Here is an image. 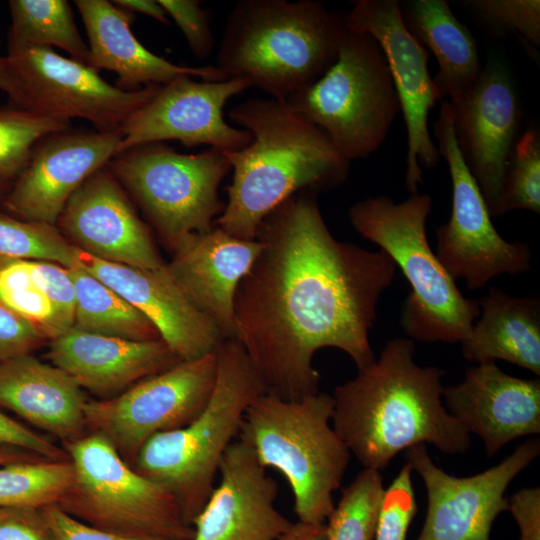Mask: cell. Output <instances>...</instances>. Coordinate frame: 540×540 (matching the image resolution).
Here are the masks:
<instances>
[{
    "mask_svg": "<svg viewBox=\"0 0 540 540\" xmlns=\"http://www.w3.org/2000/svg\"><path fill=\"white\" fill-rule=\"evenodd\" d=\"M317 195L298 192L262 220L260 252L235 296L233 339L265 393L285 400L319 392L320 349L345 352L358 370L376 360L369 332L397 269L382 250L337 240Z\"/></svg>",
    "mask_w": 540,
    "mask_h": 540,
    "instance_id": "1",
    "label": "cell"
},
{
    "mask_svg": "<svg viewBox=\"0 0 540 540\" xmlns=\"http://www.w3.org/2000/svg\"><path fill=\"white\" fill-rule=\"evenodd\" d=\"M411 339L395 338L380 356L338 385L332 425L364 468L380 471L400 452L432 444L441 452H466L470 434L442 401L445 372L414 361Z\"/></svg>",
    "mask_w": 540,
    "mask_h": 540,
    "instance_id": "2",
    "label": "cell"
},
{
    "mask_svg": "<svg viewBox=\"0 0 540 540\" xmlns=\"http://www.w3.org/2000/svg\"><path fill=\"white\" fill-rule=\"evenodd\" d=\"M228 115L252 136L245 148L223 151L233 178L215 226L229 235L254 240L262 220L292 195L319 194L345 182L350 161L285 102L251 98Z\"/></svg>",
    "mask_w": 540,
    "mask_h": 540,
    "instance_id": "3",
    "label": "cell"
},
{
    "mask_svg": "<svg viewBox=\"0 0 540 540\" xmlns=\"http://www.w3.org/2000/svg\"><path fill=\"white\" fill-rule=\"evenodd\" d=\"M345 15L318 0H240L228 14L216 67L285 102L336 62Z\"/></svg>",
    "mask_w": 540,
    "mask_h": 540,
    "instance_id": "4",
    "label": "cell"
},
{
    "mask_svg": "<svg viewBox=\"0 0 540 540\" xmlns=\"http://www.w3.org/2000/svg\"><path fill=\"white\" fill-rule=\"evenodd\" d=\"M265 389L233 338L217 349V377L202 412L188 425L149 438L132 467L165 487L192 525L205 505L223 454L238 437L244 414Z\"/></svg>",
    "mask_w": 540,
    "mask_h": 540,
    "instance_id": "5",
    "label": "cell"
},
{
    "mask_svg": "<svg viewBox=\"0 0 540 540\" xmlns=\"http://www.w3.org/2000/svg\"><path fill=\"white\" fill-rule=\"evenodd\" d=\"M431 207L429 194H412L399 203L381 195L356 202L348 216L361 236L400 267L411 287L400 318L409 339L457 343L478 319L480 305L462 294L430 248L426 221Z\"/></svg>",
    "mask_w": 540,
    "mask_h": 540,
    "instance_id": "6",
    "label": "cell"
},
{
    "mask_svg": "<svg viewBox=\"0 0 540 540\" xmlns=\"http://www.w3.org/2000/svg\"><path fill=\"white\" fill-rule=\"evenodd\" d=\"M332 395L318 392L299 400L263 393L248 406L238 439L266 469L288 481L300 522L325 524L334 510L351 453L332 425Z\"/></svg>",
    "mask_w": 540,
    "mask_h": 540,
    "instance_id": "7",
    "label": "cell"
},
{
    "mask_svg": "<svg viewBox=\"0 0 540 540\" xmlns=\"http://www.w3.org/2000/svg\"><path fill=\"white\" fill-rule=\"evenodd\" d=\"M62 446L75 471L72 486L57 505L65 513L124 537L193 539L194 528L173 495L139 474L103 435L87 432Z\"/></svg>",
    "mask_w": 540,
    "mask_h": 540,
    "instance_id": "8",
    "label": "cell"
},
{
    "mask_svg": "<svg viewBox=\"0 0 540 540\" xmlns=\"http://www.w3.org/2000/svg\"><path fill=\"white\" fill-rule=\"evenodd\" d=\"M285 103L323 130L349 161L378 150L400 111L379 44L367 33L348 30L330 69Z\"/></svg>",
    "mask_w": 540,
    "mask_h": 540,
    "instance_id": "9",
    "label": "cell"
},
{
    "mask_svg": "<svg viewBox=\"0 0 540 540\" xmlns=\"http://www.w3.org/2000/svg\"><path fill=\"white\" fill-rule=\"evenodd\" d=\"M107 167L172 253L190 235L211 231L224 210L218 189L231 165L221 150L183 154L149 143L119 153Z\"/></svg>",
    "mask_w": 540,
    "mask_h": 540,
    "instance_id": "10",
    "label": "cell"
},
{
    "mask_svg": "<svg viewBox=\"0 0 540 540\" xmlns=\"http://www.w3.org/2000/svg\"><path fill=\"white\" fill-rule=\"evenodd\" d=\"M433 134L452 182L451 216L436 230V256L442 266L454 280H465L471 290L483 288L501 274L529 271L530 247L505 240L491 221L480 188L459 152L448 100L441 102Z\"/></svg>",
    "mask_w": 540,
    "mask_h": 540,
    "instance_id": "11",
    "label": "cell"
},
{
    "mask_svg": "<svg viewBox=\"0 0 540 540\" xmlns=\"http://www.w3.org/2000/svg\"><path fill=\"white\" fill-rule=\"evenodd\" d=\"M217 377V351L181 361L105 400L84 406L87 432L103 435L129 465L155 434L191 423L207 405Z\"/></svg>",
    "mask_w": 540,
    "mask_h": 540,
    "instance_id": "12",
    "label": "cell"
},
{
    "mask_svg": "<svg viewBox=\"0 0 540 540\" xmlns=\"http://www.w3.org/2000/svg\"><path fill=\"white\" fill-rule=\"evenodd\" d=\"M6 57L20 88V108L69 122L85 119L102 131L119 130L161 87L122 90L90 66L47 47H31Z\"/></svg>",
    "mask_w": 540,
    "mask_h": 540,
    "instance_id": "13",
    "label": "cell"
},
{
    "mask_svg": "<svg viewBox=\"0 0 540 540\" xmlns=\"http://www.w3.org/2000/svg\"><path fill=\"white\" fill-rule=\"evenodd\" d=\"M345 14L346 29L367 33L385 56L407 131L406 189L418 193L423 170L436 166L440 155L428 128L429 111L438 98L428 70L429 51L408 31L397 0H355Z\"/></svg>",
    "mask_w": 540,
    "mask_h": 540,
    "instance_id": "14",
    "label": "cell"
},
{
    "mask_svg": "<svg viewBox=\"0 0 540 540\" xmlns=\"http://www.w3.org/2000/svg\"><path fill=\"white\" fill-rule=\"evenodd\" d=\"M539 454V440L529 439L499 464L457 477L435 465L425 444L406 449L407 464L422 478L428 499L417 540H489L493 522L508 511L506 489Z\"/></svg>",
    "mask_w": 540,
    "mask_h": 540,
    "instance_id": "15",
    "label": "cell"
},
{
    "mask_svg": "<svg viewBox=\"0 0 540 540\" xmlns=\"http://www.w3.org/2000/svg\"><path fill=\"white\" fill-rule=\"evenodd\" d=\"M459 152L485 199L498 216L509 162L517 143L521 108L504 63L490 58L472 86L449 102Z\"/></svg>",
    "mask_w": 540,
    "mask_h": 540,
    "instance_id": "16",
    "label": "cell"
},
{
    "mask_svg": "<svg viewBox=\"0 0 540 540\" xmlns=\"http://www.w3.org/2000/svg\"><path fill=\"white\" fill-rule=\"evenodd\" d=\"M251 86L249 81L239 78L195 81L189 76L162 85L120 128L118 154L168 140L187 147L208 145L221 151L245 148L252 140L250 132L228 124L223 108L231 97Z\"/></svg>",
    "mask_w": 540,
    "mask_h": 540,
    "instance_id": "17",
    "label": "cell"
},
{
    "mask_svg": "<svg viewBox=\"0 0 540 540\" xmlns=\"http://www.w3.org/2000/svg\"><path fill=\"white\" fill-rule=\"evenodd\" d=\"M121 130L51 133L33 147L28 162L3 201L2 212L56 226L73 193L118 154Z\"/></svg>",
    "mask_w": 540,
    "mask_h": 540,
    "instance_id": "18",
    "label": "cell"
},
{
    "mask_svg": "<svg viewBox=\"0 0 540 540\" xmlns=\"http://www.w3.org/2000/svg\"><path fill=\"white\" fill-rule=\"evenodd\" d=\"M56 227L78 249L101 260L142 269L165 264L146 224L107 166L73 193Z\"/></svg>",
    "mask_w": 540,
    "mask_h": 540,
    "instance_id": "19",
    "label": "cell"
},
{
    "mask_svg": "<svg viewBox=\"0 0 540 540\" xmlns=\"http://www.w3.org/2000/svg\"><path fill=\"white\" fill-rule=\"evenodd\" d=\"M218 474V485L192 522V540H276L291 527L275 507L276 482L248 444L233 441Z\"/></svg>",
    "mask_w": 540,
    "mask_h": 540,
    "instance_id": "20",
    "label": "cell"
},
{
    "mask_svg": "<svg viewBox=\"0 0 540 540\" xmlns=\"http://www.w3.org/2000/svg\"><path fill=\"white\" fill-rule=\"evenodd\" d=\"M79 257V267L138 309L181 361L215 352L226 340L177 285L165 264L159 269H142L101 260L81 250Z\"/></svg>",
    "mask_w": 540,
    "mask_h": 540,
    "instance_id": "21",
    "label": "cell"
},
{
    "mask_svg": "<svg viewBox=\"0 0 540 540\" xmlns=\"http://www.w3.org/2000/svg\"><path fill=\"white\" fill-rule=\"evenodd\" d=\"M445 408L479 436L492 457L509 442L540 433V380L514 377L495 362L478 364L444 387Z\"/></svg>",
    "mask_w": 540,
    "mask_h": 540,
    "instance_id": "22",
    "label": "cell"
},
{
    "mask_svg": "<svg viewBox=\"0 0 540 540\" xmlns=\"http://www.w3.org/2000/svg\"><path fill=\"white\" fill-rule=\"evenodd\" d=\"M47 357L99 400L181 362L162 339L134 341L75 328L49 341Z\"/></svg>",
    "mask_w": 540,
    "mask_h": 540,
    "instance_id": "23",
    "label": "cell"
},
{
    "mask_svg": "<svg viewBox=\"0 0 540 540\" xmlns=\"http://www.w3.org/2000/svg\"><path fill=\"white\" fill-rule=\"evenodd\" d=\"M260 249L259 240L239 239L215 226L209 232L190 235L165 268L225 339H231L236 292Z\"/></svg>",
    "mask_w": 540,
    "mask_h": 540,
    "instance_id": "24",
    "label": "cell"
},
{
    "mask_svg": "<svg viewBox=\"0 0 540 540\" xmlns=\"http://www.w3.org/2000/svg\"><path fill=\"white\" fill-rule=\"evenodd\" d=\"M87 32L89 66L118 75L117 87L135 91L165 85L181 76L205 81L225 80L216 66L187 67L174 64L145 48L131 31L135 14L107 0H76Z\"/></svg>",
    "mask_w": 540,
    "mask_h": 540,
    "instance_id": "25",
    "label": "cell"
},
{
    "mask_svg": "<svg viewBox=\"0 0 540 540\" xmlns=\"http://www.w3.org/2000/svg\"><path fill=\"white\" fill-rule=\"evenodd\" d=\"M84 390L63 370L32 354L0 361V406L58 438L87 433Z\"/></svg>",
    "mask_w": 540,
    "mask_h": 540,
    "instance_id": "26",
    "label": "cell"
},
{
    "mask_svg": "<svg viewBox=\"0 0 540 540\" xmlns=\"http://www.w3.org/2000/svg\"><path fill=\"white\" fill-rule=\"evenodd\" d=\"M480 315L460 342L463 357L483 364L504 360L540 375V300L490 287Z\"/></svg>",
    "mask_w": 540,
    "mask_h": 540,
    "instance_id": "27",
    "label": "cell"
},
{
    "mask_svg": "<svg viewBox=\"0 0 540 540\" xmlns=\"http://www.w3.org/2000/svg\"><path fill=\"white\" fill-rule=\"evenodd\" d=\"M400 9L408 31L437 60L433 84L439 100H458L482 69L473 35L445 0H410Z\"/></svg>",
    "mask_w": 540,
    "mask_h": 540,
    "instance_id": "28",
    "label": "cell"
},
{
    "mask_svg": "<svg viewBox=\"0 0 540 540\" xmlns=\"http://www.w3.org/2000/svg\"><path fill=\"white\" fill-rule=\"evenodd\" d=\"M69 271L76 290L72 328L134 341L161 339L153 324L115 290L81 267Z\"/></svg>",
    "mask_w": 540,
    "mask_h": 540,
    "instance_id": "29",
    "label": "cell"
},
{
    "mask_svg": "<svg viewBox=\"0 0 540 540\" xmlns=\"http://www.w3.org/2000/svg\"><path fill=\"white\" fill-rule=\"evenodd\" d=\"M8 53L31 47H57L89 66V49L66 0H11ZM7 53V54H8Z\"/></svg>",
    "mask_w": 540,
    "mask_h": 540,
    "instance_id": "30",
    "label": "cell"
},
{
    "mask_svg": "<svg viewBox=\"0 0 540 540\" xmlns=\"http://www.w3.org/2000/svg\"><path fill=\"white\" fill-rule=\"evenodd\" d=\"M75 478L69 460H40L0 467V507L43 509L58 505Z\"/></svg>",
    "mask_w": 540,
    "mask_h": 540,
    "instance_id": "31",
    "label": "cell"
},
{
    "mask_svg": "<svg viewBox=\"0 0 540 540\" xmlns=\"http://www.w3.org/2000/svg\"><path fill=\"white\" fill-rule=\"evenodd\" d=\"M70 122L13 106L0 107V207L24 170L35 144Z\"/></svg>",
    "mask_w": 540,
    "mask_h": 540,
    "instance_id": "32",
    "label": "cell"
},
{
    "mask_svg": "<svg viewBox=\"0 0 540 540\" xmlns=\"http://www.w3.org/2000/svg\"><path fill=\"white\" fill-rule=\"evenodd\" d=\"M384 490L379 471L359 472L325 523L326 540H374Z\"/></svg>",
    "mask_w": 540,
    "mask_h": 540,
    "instance_id": "33",
    "label": "cell"
},
{
    "mask_svg": "<svg viewBox=\"0 0 540 540\" xmlns=\"http://www.w3.org/2000/svg\"><path fill=\"white\" fill-rule=\"evenodd\" d=\"M0 301L50 341L67 329L35 282L30 260L0 257Z\"/></svg>",
    "mask_w": 540,
    "mask_h": 540,
    "instance_id": "34",
    "label": "cell"
},
{
    "mask_svg": "<svg viewBox=\"0 0 540 540\" xmlns=\"http://www.w3.org/2000/svg\"><path fill=\"white\" fill-rule=\"evenodd\" d=\"M79 253L80 249L56 226L0 212V257L49 261L75 268L80 266Z\"/></svg>",
    "mask_w": 540,
    "mask_h": 540,
    "instance_id": "35",
    "label": "cell"
},
{
    "mask_svg": "<svg viewBox=\"0 0 540 540\" xmlns=\"http://www.w3.org/2000/svg\"><path fill=\"white\" fill-rule=\"evenodd\" d=\"M515 209L540 213V135L529 129L517 140L506 173L498 216Z\"/></svg>",
    "mask_w": 540,
    "mask_h": 540,
    "instance_id": "36",
    "label": "cell"
},
{
    "mask_svg": "<svg viewBox=\"0 0 540 540\" xmlns=\"http://www.w3.org/2000/svg\"><path fill=\"white\" fill-rule=\"evenodd\" d=\"M463 4L491 32L514 34L529 53L536 55L540 46L539 0H469Z\"/></svg>",
    "mask_w": 540,
    "mask_h": 540,
    "instance_id": "37",
    "label": "cell"
},
{
    "mask_svg": "<svg viewBox=\"0 0 540 540\" xmlns=\"http://www.w3.org/2000/svg\"><path fill=\"white\" fill-rule=\"evenodd\" d=\"M405 464L391 485L384 490L375 540H405L409 525L417 513L411 474Z\"/></svg>",
    "mask_w": 540,
    "mask_h": 540,
    "instance_id": "38",
    "label": "cell"
},
{
    "mask_svg": "<svg viewBox=\"0 0 540 540\" xmlns=\"http://www.w3.org/2000/svg\"><path fill=\"white\" fill-rule=\"evenodd\" d=\"M32 276L53 305L64 327L73 326L76 290L69 268L58 263L30 260Z\"/></svg>",
    "mask_w": 540,
    "mask_h": 540,
    "instance_id": "39",
    "label": "cell"
},
{
    "mask_svg": "<svg viewBox=\"0 0 540 540\" xmlns=\"http://www.w3.org/2000/svg\"><path fill=\"white\" fill-rule=\"evenodd\" d=\"M184 34L192 53L200 59L208 57L215 46L207 13L197 0H158Z\"/></svg>",
    "mask_w": 540,
    "mask_h": 540,
    "instance_id": "40",
    "label": "cell"
},
{
    "mask_svg": "<svg viewBox=\"0 0 540 540\" xmlns=\"http://www.w3.org/2000/svg\"><path fill=\"white\" fill-rule=\"evenodd\" d=\"M45 341L28 321L0 301V361L32 354Z\"/></svg>",
    "mask_w": 540,
    "mask_h": 540,
    "instance_id": "41",
    "label": "cell"
},
{
    "mask_svg": "<svg viewBox=\"0 0 540 540\" xmlns=\"http://www.w3.org/2000/svg\"><path fill=\"white\" fill-rule=\"evenodd\" d=\"M0 447L30 451L53 461L69 460L63 447L0 411Z\"/></svg>",
    "mask_w": 540,
    "mask_h": 540,
    "instance_id": "42",
    "label": "cell"
},
{
    "mask_svg": "<svg viewBox=\"0 0 540 540\" xmlns=\"http://www.w3.org/2000/svg\"><path fill=\"white\" fill-rule=\"evenodd\" d=\"M0 540H55L41 509L0 507Z\"/></svg>",
    "mask_w": 540,
    "mask_h": 540,
    "instance_id": "43",
    "label": "cell"
},
{
    "mask_svg": "<svg viewBox=\"0 0 540 540\" xmlns=\"http://www.w3.org/2000/svg\"><path fill=\"white\" fill-rule=\"evenodd\" d=\"M41 510L55 540H160L130 538L99 530L71 517L57 505Z\"/></svg>",
    "mask_w": 540,
    "mask_h": 540,
    "instance_id": "44",
    "label": "cell"
},
{
    "mask_svg": "<svg viewBox=\"0 0 540 540\" xmlns=\"http://www.w3.org/2000/svg\"><path fill=\"white\" fill-rule=\"evenodd\" d=\"M520 530L519 540H540V488L526 487L516 491L508 500Z\"/></svg>",
    "mask_w": 540,
    "mask_h": 540,
    "instance_id": "45",
    "label": "cell"
},
{
    "mask_svg": "<svg viewBox=\"0 0 540 540\" xmlns=\"http://www.w3.org/2000/svg\"><path fill=\"white\" fill-rule=\"evenodd\" d=\"M116 6L133 14L149 16L162 24H169V16L158 0H113Z\"/></svg>",
    "mask_w": 540,
    "mask_h": 540,
    "instance_id": "46",
    "label": "cell"
},
{
    "mask_svg": "<svg viewBox=\"0 0 540 540\" xmlns=\"http://www.w3.org/2000/svg\"><path fill=\"white\" fill-rule=\"evenodd\" d=\"M276 540H326V524L298 521Z\"/></svg>",
    "mask_w": 540,
    "mask_h": 540,
    "instance_id": "47",
    "label": "cell"
},
{
    "mask_svg": "<svg viewBox=\"0 0 540 540\" xmlns=\"http://www.w3.org/2000/svg\"><path fill=\"white\" fill-rule=\"evenodd\" d=\"M0 90L7 94L9 104L20 108V88L6 56H0Z\"/></svg>",
    "mask_w": 540,
    "mask_h": 540,
    "instance_id": "48",
    "label": "cell"
},
{
    "mask_svg": "<svg viewBox=\"0 0 540 540\" xmlns=\"http://www.w3.org/2000/svg\"><path fill=\"white\" fill-rule=\"evenodd\" d=\"M45 459L46 458L27 450L11 447H0V466L21 462L40 461Z\"/></svg>",
    "mask_w": 540,
    "mask_h": 540,
    "instance_id": "49",
    "label": "cell"
}]
</instances>
